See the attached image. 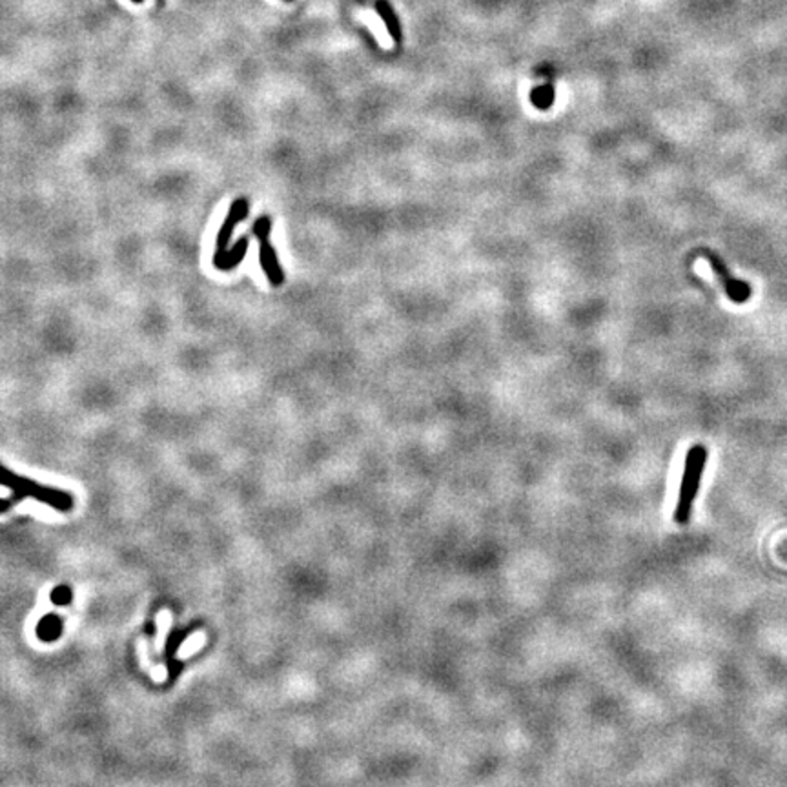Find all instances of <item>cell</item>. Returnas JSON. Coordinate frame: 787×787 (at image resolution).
<instances>
[{
	"mask_svg": "<svg viewBox=\"0 0 787 787\" xmlns=\"http://www.w3.org/2000/svg\"><path fill=\"white\" fill-rule=\"evenodd\" d=\"M707 448L703 445H693L689 448L687 457L684 463V474H682L680 481V490H678V501L675 507V519L676 525H687L691 519V512H693L694 500H696L698 488L702 483L703 472H705L707 465Z\"/></svg>",
	"mask_w": 787,
	"mask_h": 787,
	"instance_id": "obj_1",
	"label": "cell"
},
{
	"mask_svg": "<svg viewBox=\"0 0 787 787\" xmlns=\"http://www.w3.org/2000/svg\"><path fill=\"white\" fill-rule=\"evenodd\" d=\"M270 230H272L270 217L268 215H261V217L255 219L252 232H254L255 239L259 241L261 268L264 270L272 287H281L282 282H285V273H282L278 254H275V250L272 248V242H270Z\"/></svg>",
	"mask_w": 787,
	"mask_h": 787,
	"instance_id": "obj_2",
	"label": "cell"
},
{
	"mask_svg": "<svg viewBox=\"0 0 787 787\" xmlns=\"http://www.w3.org/2000/svg\"><path fill=\"white\" fill-rule=\"evenodd\" d=\"M703 255H705L707 263L711 264L713 272H715V275L718 278V281L722 282V287H724L727 297L736 304H742L746 303V301H749V297H751L753 294L751 285L734 278L733 273H731V270L727 268V264L724 263V259H722L720 255H716L715 252L703 250Z\"/></svg>",
	"mask_w": 787,
	"mask_h": 787,
	"instance_id": "obj_3",
	"label": "cell"
},
{
	"mask_svg": "<svg viewBox=\"0 0 787 787\" xmlns=\"http://www.w3.org/2000/svg\"><path fill=\"white\" fill-rule=\"evenodd\" d=\"M248 212H250V202H248V199H242L241 197V199L232 202L228 214H226V219H224L223 226H221L219 233H217V239H215L214 255H223L224 252L228 250L230 239H232L233 232H235V228H238L239 224L246 219Z\"/></svg>",
	"mask_w": 787,
	"mask_h": 787,
	"instance_id": "obj_4",
	"label": "cell"
},
{
	"mask_svg": "<svg viewBox=\"0 0 787 787\" xmlns=\"http://www.w3.org/2000/svg\"><path fill=\"white\" fill-rule=\"evenodd\" d=\"M248 245H250L248 238H242L233 245V248H228L223 255H214L215 268L221 270V272H232L233 268H238L245 259L246 252H248Z\"/></svg>",
	"mask_w": 787,
	"mask_h": 787,
	"instance_id": "obj_5",
	"label": "cell"
},
{
	"mask_svg": "<svg viewBox=\"0 0 787 787\" xmlns=\"http://www.w3.org/2000/svg\"><path fill=\"white\" fill-rule=\"evenodd\" d=\"M377 9H381V11H383V18H385L386 26L390 27L392 35L396 33V37H398V26H396V20L392 18V13H390L389 6H386L385 2H379V4H377Z\"/></svg>",
	"mask_w": 787,
	"mask_h": 787,
	"instance_id": "obj_6",
	"label": "cell"
},
{
	"mask_svg": "<svg viewBox=\"0 0 787 787\" xmlns=\"http://www.w3.org/2000/svg\"><path fill=\"white\" fill-rule=\"evenodd\" d=\"M287 2H292V0H287Z\"/></svg>",
	"mask_w": 787,
	"mask_h": 787,
	"instance_id": "obj_7",
	"label": "cell"
}]
</instances>
